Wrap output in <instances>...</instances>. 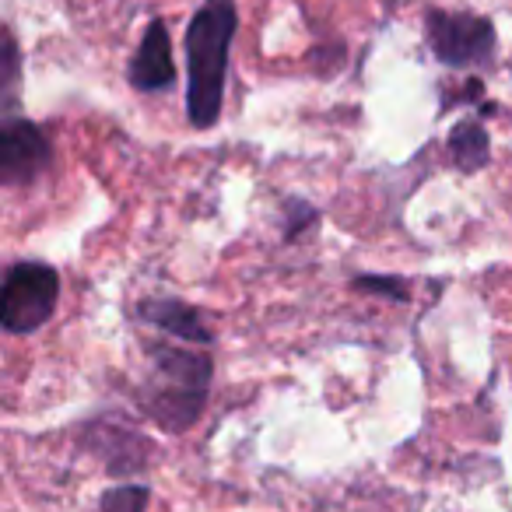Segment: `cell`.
<instances>
[{"label": "cell", "instance_id": "1", "mask_svg": "<svg viewBox=\"0 0 512 512\" xmlns=\"http://www.w3.org/2000/svg\"><path fill=\"white\" fill-rule=\"evenodd\" d=\"M235 25H239L235 0H204L186 25V67H190L186 113L197 130L214 127L221 116Z\"/></svg>", "mask_w": 512, "mask_h": 512}, {"label": "cell", "instance_id": "2", "mask_svg": "<svg viewBox=\"0 0 512 512\" xmlns=\"http://www.w3.org/2000/svg\"><path fill=\"white\" fill-rule=\"evenodd\" d=\"M151 365L141 386V407L169 432H186L200 418L211 390V358L176 344H144Z\"/></svg>", "mask_w": 512, "mask_h": 512}, {"label": "cell", "instance_id": "3", "mask_svg": "<svg viewBox=\"0 0 512 512\" xmlns=\"http://www.w3.org/2000/svg\"><path fill=\"white\" fill-rule=\"evenodd\" d=\"M60 299V274L50 264L39 260H22L4 278V295H0V323L8 334H32L46 327L57 313Z\"/></svg>", "mask_w": 512, "mask_h": 512}, {"label": "cell", "instance_id": "4", "mask_svg": "<svg viewBox=\"0 0 512 512\" xmlns=\"http://www.w3.org/2000/svg\"><path fill=\"white\" fill-rule=\"evenodd\" d=\"M425 29L435 60L442 67H453V71H470L477 64H488L491 53H495V25L484 15L432 8L425 15Z\"/></svg>", "mask_w": 512, "mask_h": 512}, {"label": "cell", "instance_id": "5", "mask_svg": "<svg viewBox=\"0 0 512 512\" xmlns=\"http://www.w3.org/2000/svg\"><path fill=\"white\" fill-rule=\"evenodd\" d=\"M53 162L43 130L25 116H4L0 127V179L4 186H29Z\"/></svg>", "mask_w": 512, "mask_h": 512}, {"label": "cell", "instance_id": "6", "mask_svg": "<svg viewBox=\"0 0 512 512\" xmlns=\"http://www.w3.org/2000/svg\"><path fill=\"white\" fill-rule=\"evenodd\" d=\"M176 81V64H172V43L165 22H151L144 32L141 46H137L134 60H130V85L137 92H165Z\"/></svg>", "mask_w": 512, "mask_h": 512}, {"label": "cell", "instance_id": "7", "mask_svg": "<svg viewBox=\"0 0 512 512\" xmlns=\"http://www.w3.org/2000/svg\"><path fill=\"white\" fill-rule=\"evenodd\" d=\"M137 316H141L144 323H151L155 330H162V334L183 337V341H190V344L214 341L204 316L179 299H144L141 306H137Z\"/></svg>", "mask_w": 512, "mask_h": 512}, {"label": "cell", "instance_id": "8", "mask_svg": "<svg viewBox=\"0 0 512 512\" xmlns=\"http://www.w3.org/2000/svg\"><path fill=\"white\" fill-rule=\"evenodd\" d=\"M449 155H453V162L460 165L463 172H474V169H481V165H488V155H491L488 130L477 120L456 123V127L449 130Z\"/></svg>", "mask_w": 512, "mask_h": 512}, {"label": "cell", "instance_id": "9", "mask_svg": "<svg viewBox=\"0 0 512 512\" xmlns=\"http://www.w3.org/2000/svg\"><path fill=\"white\" fill-rule=\"evenodd\" d=\"M148 509V488L144 484H123L102 495L99 512H144Z\"/></svg>", "mask_w": 512, "mask_h": 512}, {"label": "cell", "instance_id": "10", "mask_svg": "<svg viewBox=\"0 0 512 512\" xmlns=\"http://www.w3.org/2000/svg\"><path fill=\"white\" fill-rule=\"evenodd\" d=\"M355 288L365 295H383V299H397V302H407V295H411L404 278H386V274H358Z\"/></svg>", "mask_w": 512, "mask_h": 512}, {"label": "cell", "instance_id": "11", "mask_svg": "<svg viewBox=\"0 0 512 512\" xmlns=\"http://www.w3.org/2000/svg\"><path fill=\"white\" fill-rule=\"evenodd\" d=\"M18 46H15V36H4V116H15V95H18Z\"/></svg>", "mask_w": 512, "mask_h": 512}, {"label": "cell", "instance_id": "12", "mask_svg": "<svg viewBox=\"0 0 512 512\" xmlns=\"http://www.w3.org/2000/svg\"><path fill=\"white\" fill-rule=\"evenodd\" d=\"M313 218H316V211L309 204H302V200H288V239H295L302 228L313 225Z\"/></svg>", "mask_w": 512, "mask_h": 512}]
</instances>
